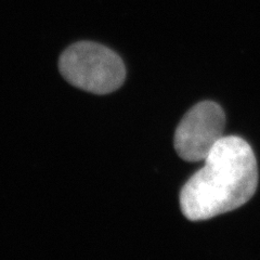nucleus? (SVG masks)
I'll use <instances>...</instances> for the list:
<instances>
[{"label":"nucleus","mask_w":260,"mask_h":260,"mask_svg":"<svg viewBox=\"0 0 260 260\" xmlns=\"http://www.w3.org/2000/svg\"><path fill=\"white\" fill-rule=\"evenodd\" d=\"M225 115L213 101L198 103L185 114L175 134V149L186 161L204 160L224 137Z\"/></svg>","instance_id":"7ed1b4c3"},{"label":"nucleus","mask_w":260,"mask_h":260,"mask_svg":"<svg viewBox=\"0 0 260 260\" xmlns=\"http://www.w3.org/2000/svg\"><path fill=\"white\" fill-rule=\"evenodd\" d=\"M59 70L71 85L94 94L116 91L126 78L120 56L110 48L91 42L69 47L60 56Z\"/></svg>","instance_id":"f03ea898"},{"label":"nucleus","mask_w":260,"mask_h":260,"mask_svg":"<svg viewBox=\"0 0 260 260\" xmlns=\"http://www.w3.org/2000/svg\"><path fill=\"white\" fill-rule=\"evenodd\" d=\"M258 185V167L250 145L240 137H223L180 192L182 214L207 220L247 203Z\"/></svg>","instance_id":"f257e3e1"}]
</instances>
